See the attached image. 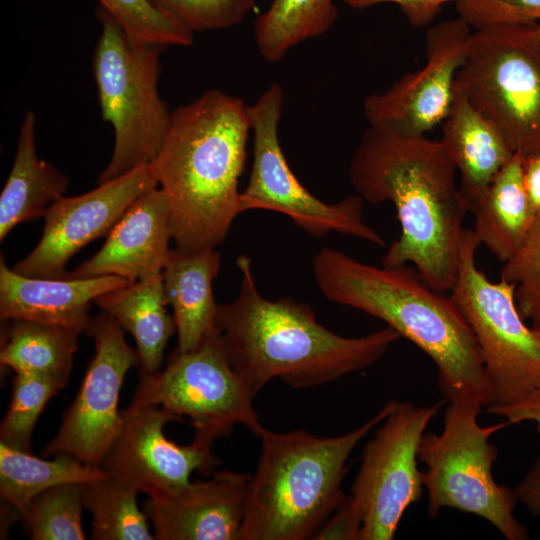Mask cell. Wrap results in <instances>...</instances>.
I'll list each match as a JSON object with an SVG mask.
<instances>
[{
	"label": "cell",
	"instance_id": "3",
	"mask_svg": "<svg viewBox=\"0 0 540 540\" xmlns=\"http://www.w3.org/2000/svg\"><path fill=\"white\" fill-rule=\"evenodd\" d=\"M250 131L249 105L216 89L171 112L150 165L170 204L178 250L215 249L242 213L238 185Z\"/></svg>",
	"mask_w": 540,
	"mask_h": 540
},
{
	"label": "cell",
	"instance_id": "20",
	"mask_svg": "<svg viewBox=\"0 0 540 540\" xmlns=\"http://www.w3.org/2000/svg\"><path fill=\"white\" fill-rule=\"evenodd\" d=\"M441 142L460 174L459 189L471 212L514 151L501 132L455 88Z\"/></svg>",
	"mask_w": 540,
	"mask_h": 540
},
{
	"label": "cell",
	"instance_id": "34",
	"mask_svg": "<svg viewBox=\"0 0 540 540\" xmlns=\"http://www.w3.org/2000/svg\"><path fill=\"white\" fill-rule=\"evenodd\" d=\"M459 18L475 30L540 21V0H456Z\"/></svg>",
	"mask_w": 540,
	"mask_h": 540
},
{
	"label": "cell",
	"instance_id": "22",
	"mask_svg": "<svg viewBox=\"0 0 540 540\" xmlns=\"http://www.w3.org/2000/svg\"><path fill=\"white\" fill-rule=\"evenodd\" d=\"M524 161L514 152L471 211L480 245L502 264L520 248L536 215L524 186Z\"/></svg>",
	"mask_w": 540,
	"mask_h": 540
},
{
	"label": "cell",
	"instance_id": "36",
	"mask_svg": "<svg viewBox=\"0 0 540 540\" xmlns=\"http://www.w3.org/2000/svg\"><path fill=\"white\" fill-rule=\"evenodd\" d=\"M354 9H365L379 4L397 5L407 21L415 27L429 25L448 2L456 0H344Z\"/></svg>",
	"mask_w": 540,
	"mask_h": 540
},
{
	"label": "cell",
	"instance_id": "9",
	"mask_svg": "<svg viewBox=\"0 0 540 540\" xmlns=\"http://www.w3.org/2000/svg\"><path fill=\"white\" fill-rule=\"evenodd\" d=\"M254 398L214 332L194 350L175 349L164 370L142 374L131 403L160 406L181 421L188 417L194 429L192 443L211 451L214 441L238 424L260 436L265 427Z\"/></svg>",
	"mask_w": 540,
	"mask_h": 540
},
{
	"label": "cell",
	"instance_id": "35",
	"mask_svg": "<svg viewBox=\"0 0 540 540\" xmlns=\"http://www.w3.org/2000/svg\"><path fill=\"white\" fill-rule=\"evenodd\" d=\"M362 527L360 511L348 495L317 531L316 540H359Z\"/></svg>",
	"mask_w": 540,
	"mask_h": 540
},
{
	"label": "cell",
	"instance_id": "25",
	"mask_svg": "<svg viewBox=\"0 0 540 540\" xmlns=\"http://www.w3.org/2000/svg\"><path fill=\"white\" fill-rule=\"evenodd\" d=\"M103 475L102 470L69 454L45 460L0 442V495L20 517L41 492L65 483H87Z\"/></svg>",
	"mask_w": 540,
	"mask_h": 540
},
{
	"label": "cell",
	"instance_id": "37",
	"mask_svg": "<svg viewBox=\"0 0 540 540\" xmlns=\"http://www.w3.org/2000/svg\"><path fill=\"white\" fill-rule=\"evenodd\" d=\"M486 411L505 418L510 425L524 421L534 422L540 431V387L513 402L490 405Z\"/></svg>",
	"mask_w": 540,
	"mask_h": 540
},
{
	"label": "cell",
	"instance_id": "21",
	"mask_svg": "<svg viewBox=\"0 0 540 540\" xmlns=\"http://www.w3.org/2000/svg\"><path fill=\"white\" fill-rule=\"evenodd\" d=\"M220 266V254L215 249L170 250L162 277L167 304L173 309L178 335L176 349L180 352L194 350L215 332L218 304L212 284Z\"/></svg>",
	"mask_w": 540,
	"mask_h": 540
},
{
	"label": "cell",
	"instance_id": "10",
	"mask_svg": "<svg viewBox=\"0 0 540 540\" xmlns=\"http://www.w3.org/2000/svg\"><path fill=\"white\" fill-rule=\"evenodd\" d=\"M480 246L473 230L464 228L457 274L449 293L478 343L493 404H506L540 387V335L526 325L518 310L516 286L503 278L491 281L477 266Z\"/></svg>",
	"mask_w": 540,
	"mask_h": 540
},
{
	"label": "cell",
	"instance_id": "39",
	"mask_svg": "<svg viewBox=\"0 0 540 540\" xmlns=\"http://www.w3.org/2000/svg\"><path fill=\"white\" fill-rule=\"evenodd\" d=\"M523 180L531 206L540 211V152L525 157Z\"/></svg>",
	"mask_w": 540,
	"mask_h": 540
},
{
	"label": "cell",
	"instance_id": "17",
	"mask_svg": "<svg viewBox=\"0 0 540 540\" xmlns=\"http://www.w3.org/2000/svg\"><path fill=\"white\" fill-rule=\"evenodd\" d=\"M251 475L228 470L173 492L149 495L145 514L157 540H241Z\"/></svg>",
	"mask_w": 540,
	"mask_h": 540
},
{
	"label": "cell",
	"instance_id": "11",
	"mask_svg": "<svg viewBox=\"0 0 540 540\" xmlns=\"http://www.w3.org/2000/svg\"><path fill=\"white\" fill-rule=\"evenodd\" d=\"M283 103L284 91L275 82L249 106L253 162L248 184L240 195L241 212L276 211L316 238L337 232L384 246L383 237L363 221L364 200L360 196L325 203L311 194L292 172L279 141Z\"/></svg>",
	"mask_w": 540,
	"mask_h": 540
},
{
	"label": "cell",
	"instance_id": "1",
	"mask_svg": "<svg viewBox=\"0 0 540 540\" xmlns=\"http://www.w3.org/2000/svg\"><path fill=\"white\" fill-rule=\"evenodd\" d=\"M455 167L441 140L369 126L352 157L349 176L357 195L372 204L391 202L400 235L382 265L411 263L432 288L453 287L468 210Z\"/></svg>",
	"mask_w": 540,
	"mask_h": 540
},
{
	"label": "cell",
	"instance_id": "42",
	"mask_svg": "<svg viewBox=\"0 0 540 540\" xmlns=\"http://www.w3.org/2000/svg\"><path fill=\"white\" fill-rule=\"evenodd\" d=\"M539 35H540V31H539Z\"/></svg>",
	"mask_w": 540,
	"mask_h": 540
},
{
	"label": "cell",
	"instance_id": "4",
	"mask_svg": "<svg viewBox=\"0 0 540 540\" xmlns=\"http://www.w3.org/2000/svg\"><path fill=\"white\" fill-rule=\"evenodd\" d=\"M313 274L330 301L384 321L434 362L448 402H494L482 355L450 293L429 286L414 267L370 265L331 247L313 258Z\"/></svg>",
	"mask_w": 540,
	"mask_h": 540
},
{
	"label": "cell",
	"instance_id": "28",
	"mask_svg": "<svg viewBox=\"0 0 540 540\" xmlns=\"http://www.w3.org/2000/svg\"><path fill=\"white\" fill-rule=\"evenodd\" d=\"M138 491L107 474L83 484V505L92 515L95 540H152L148 517L137 504Z\"/></svg>",
	"mask_w": 540,
	"mask_h": 540
},
{
	"label": "cell",
	"instance_id": "33",
	"mask_svg": "<svg viewBox=\"0 0 540 540\" xmlns=\"http://www.w3.org/2000/svg\"><path fill=\"white\" fill-rule=\"evenodd\" d=\"M193 33L231 28L256 9L255 0H153Z\"/></svg>",
	"mask_w": 540,
	"mask_h": 540
},
{
	"label": "cell",
	"instance_id": "8",
	"mask_svg": "<svg viewBox=\"0 0 540 540\" xmlns=\"http://www.w3.org/2000/svg\"><path fill=\"white\" fill-rule=\"evenodd\" d=\"M540 24L472 32L455 88L504 136L514 152H540Z\"/></svg>",
	"mask_w": 540,
	"mask_h": 540
},
{
	"label": "cell",
	"instance_id": "41",
	"mask_svg": "<svg viewBox=\"0 0 540 540\" xmlns=\"http://www.w3.org/2000/svg\"><path fill=\"white\" fill-rule=\"evenodd\" d=\"M539 319H540V316H539V317H537V318H535V319H534V320H532V321H535V320H539ZM532 321H531V322H532Z\"/></svg>",
	"mask_w": 540,
	"mask_h": 540
},
{
	"label": "cell",
	"instance_id": "13",
	"mask_svg": "<svg viewBox=\"0 0 540 540\" xmlns=\"http://www.w3.org/2000/svg\"><path fill=\"white\" fill-rule=\"evenodd\" d=\"M123 330L107 312L91 319L87 333L94 339L95 355L57 434L43 449L44 456L69 454L99 469L120 426L121 386L128 370L139 362Z\"/></svg>",
	"mask_w": 540,
	"mask_h": 540
},
{
	"label": "cell",
	"instance_id": "26",
	"mask_svg": "<svg viewBox=\"0 0 540 540\" xmlns=\"http://www.w3.org/2000/svg\"><path fill=\"white\" fill-rule=\"evenodd\" d=\"M0 362L16 373H36L69 381L78 332L30 320H9Z\"/></svg>",
	"mask_w": 540,
	"mask_h": 540
},
{
	"label": "cell",
	"instance_id": "38",
	"mask_svg": "<svg viewBox=\"0 0 540 540\" xmlns=\"http://www.w3.org/2000/svg\"><path fill=\"white\" fill-rule=\"evenodd\" d=\"M517 501L535 516H540V457L536 458L515 489Z\"/></svg>",
	"mask_w": 540,
	"mask_h": 540
},
{
	"label": "cell",
	"instance_id": "16",
	"mask_svg": "<svg viewBox=\"0 0 540 540\" xmlns=\"http://www.w3.org/2000/svg\"><path fill=\"white\" fill-rule=\"evenodd\" d=\"M170 421L181 420L160 406L131 403L121 410L119 429L99 469L148 496L181 489L194 471L212 472L220 460L193 443L169 440L163 429Z\"/></svg>",
	"mask_w": 540,
	"mask_h": 540
},
{
	"label": "cell",
	"instance_id": "30",
	"mask_svg": "<svg viewBox=\"0 0 540 540\" xmlns=\"http://www.w3.org/2000/svg\"><path fill=\"white\" fill-rule=\"evenodd\" d=\"M68 381L36 373H16L8 411L0 426V442L30 452L31 435L47 402Z\"/></svg>",
	"mask_w": 540,
	"mask_h": 540
},
{
	"label": "cell",
	"instance_id": "29",
	"mask_svg": "<svg viewBox=\"0 0 540 540\" xmlns=\"http://www.w3.org/2000/svg\"><path fill=\"white\" fill-rule=\"evenodd\" d=\"M83 484L53 486L33 498L21 518L33 540H83Z\"/></svg>",
	"mask_w": 540,
	"mask_h": 540
},
{
	"label": "cell",
	"instance_id": "2",
	"mask_svg": "<svg viewBox=\"0 0 540 540\" xmlns=\"http://www.w3.org/2000/svg\"><path fill=\"white\" fill-rule=\"evenodd\" d=\"M236 264L240 290L234 301L218 304L215 332L255 396L274 378L301 389L366 369L401 338L388 326L360 337L338 335L317 321L309 305L262 296L248 256L240 255Z\"/></svg>",
	"mask_w": 540,
	"mask_h": 540
},
{
	"label": "cell",
	"instance_id": "18",
	"mask_svg": "<svg viewBox=\"0 0 540 540\" xmlns=\"http://www.w3.org/2000/svg\"><path fill=\"white\" fill-rule=\"evenodd\" d=\"M170 214L160 187L146 191L117 221L101 249L64 278L114 275L133 282L161 274L171 250Z\"/></svg>",
	"mask_w": 540,
	"mask_h": 540
},
{
	"label": "cell",
	"instance_id": "5",
	"mask_svg": "<svg viewBox=\"0 0 540 540\" xmlns=\"http://www.w3.org/2000/svg\"><path fill=\"white\" fill-rule=\"evenodd\" d=\"M391 406L392 400L356 429L334 437L265 428L248 483L241 540L313 539L346 497L341 484L350 455Z\"/></svg>",
	"mask_w": 540,
	"mask_h": 540
},
{
	"label": "cell",
	"instance_id": "15",
	"mask_svg": "<svg viewBox=\"0 0 540 540\" xmlns=\"http://www.w3.org/2000/svg\"><path fill=\"white\" fill-rule=\"evenodd\" d=\"M150 164L73 197L62 196L44 213L42 236L13 270L35 278H64L70 258L89 242L108 235L140 195L157 187Z\"/></svg>",
	"mask_w": 540,
	"mask_h": 540
},
{
	"label": "cell",
	"instance_id": "27",
	"mask_svg": "<svg viewBox=\"0 0 540 540\" xmlns=\"http://www.w3.org/2000/svg\"><path fill=\"white\" fill-rule=\"evenodd\" d=\"M337 16L334 0H272L255 22L257 49L265 60L278 62L294 46L326 33Z\"/></svg>",
	"mask_w": 540,
	"mask_h": 540
},
{
	"label": "cell",
	"instance_id": "23",
	"mask_svg": "<svg viewBox=\"0 0 540 540\" xmlns=\"http://www.w3.org/2000/svg\"><path fill=\"white\" fill-rule=\"evenodd\" d=\"M36 116L28 111L21 123L15 159L0 196V240L18 224L43 217L65 193L69 179L39 158Z\"/></svg>",
	"mask_w": 540,
	"mask_h": 540
},
{
	"label": "cell",
	"instance_id": "6",
	"mask_svg": "<svg viewBox=\"0 0 540 540\" xmlns=\"http://www.w3.org/2000/svg\"><path fill=\"white\" fill-rule=\"evenodd\" d=\"M101 24L92 58L101 115L114 130L110 161L97 179L102 184L157 156L171 112L160 97V53L165 46L132 39L102 6Z\"/></svg>",
	"mask_w": 540,
	"mask_h": 540
},
{
	"label": "cell",
	"instance_id": "24",
	"mask_svg": "<svg viewBox=\"0 0 540 540\" xmlns=\"http://www.w3.org/2000/svg\"><path fill=\"white\" fill-rule=\"evenodd\" d=\"M94 303L132 334L142 374L158 371L166 344L176 331L166 309L162 273L104 293Z\"/></svg>",
	"mask_w": 540,
	"mask_h": 540
},
{
	"label": "cell",
	"instance_id": "19",
	"mask_svg": "<svg viewBox=\"0 0 540 540\" xmlns=\"http://www.w3.org/2000/svg\"><path fill=\"white\" fill-rule=\"evenodd\" d=\"M114 276L91 278H35L10 269L0 261V317L23 319L87 332L90 304L104 293L127 285Z\"/></svg>",
	"mask_w": 540,
	"mask_h": 540
},
{
	"label": "cell",
	"instance_id": "12",
	"mask_svg": "<svg viewBox=\"0 0 540 540\" xmlns=\"http://www.w3.org/2000/svg\"><path fill=\"white\" fill-rule=\"evenodd\" d=\"M442 402L415 406L392 400V406L362 452L350 496L361 517L359 540H391L407 508L424 489L418 450Z\"/></svg>",
	"mask_w": 540,
	"mask_h": 540
},
{
	"label": "cell",
	"instance_id": "31",
	"mask_svg": "<svg viewBox=\"0 0 540 540\" xmlns=\"http://www.w3.org/2000/svg\"><path fill=\"white\" fill-rule=\"evenodd\" d=\"M134 40L162 46H189L193 32L153 0H99Z\"/></svg>",
	"mask_w": 540,
	"mask_h": 540
},
{
	"label": "cell",
	"instance_id": "7",
	"mask_svg": "<svg viewBox=\"0 0 540 540\" xmlns=\"http://www.w3.org/2000/svg\"><path fill=\"white\" fill-rule=\"evenodd\" d=\"M482 408L475 400L448 402L441 433L423 435L418 460L425 465L427 513L434 518L451 508L474 514L507 540H526L528 531L514 515L515 490L497 484L492 474L497 448L490 438L510 424L480 425Z\"/></svg>",
	"mask_w": 540,
	"mask_h": 540
},
{
	"label": "cell",
	"instance_id": "40",
	"mask_svg": "<svg viewBox=\"0 0 540 540\" xmlns=\"http://www.w3.org/2000/svg\"><path fill=\"white\" fill-rule=\"evenodd\" d=\"M536 331L537 333L540 335V319L539 320H535V321H532V325H531Z\"/></svg>",
	"mask_w": 540,
	"mask_h": 540
},
{
	"label": "cell",
	"instance_id": "14",
	"mask_svg": "<svg viewBox=\"0 0 540 540\" xmlns=\"http://www.w3.org/2000/svg\"><path fill=\"white\" fill-rule=\"evenodd\" d=\"M471 34V27L459 17L429 27L424 66L364 100L369 126L419 136L441 124L452 104Z\"/></svg>",
	"mask_w": 540,
	"mask_h": 540
},
{
	"label": "cell",
	"instance_id": "32",
	"mask_svg": "<svg viewBox=\"0 0 540 540\" xmlns=\"http://www.w3.org/2000/svg\"><path fill=\"white\" fill-rule=\"evenodd\" d=\"M501 278L516 286L515 299L525 320L540 316V211L520 248L503 264Z\"/></svg>",
	"mask_w": 540,
	"mask_h": 540
}]
</instances>
